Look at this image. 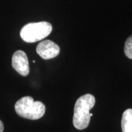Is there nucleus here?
<instances>
[{
	"mask_svg": "<svg viewBox=\"0 0 132 132\" xmlns=\"http://www.w3.org/2000/svg\"><path fill=\"white\" fill-rule=\"evenodd\" d=\"M95 98L91 94L81 95L76 101L73 123L76 128L83 130L88 127L91 118L90 109L93 108Z\"/></svg>",
	"mask_w": 132,
	"mask_h": 132,
	"instance_id": "obj_1",
	"label": "nucleus"
},
{
	"mask_svg": "<svg viewBox=\"0 0 132 132\" xmlns=\"http://www.w3.org/2000/svg\"><path fill=\"white\" fill-rule=\"evenodd\" d=\"M124 53L126 56L132 60V35L127 38L124 46Z\"/></svg>",
	"mask_w": 132,
	"mask_h": 132,
	"instance_id": "obj_7",
	"label": "nucleus"
},
{
	"mask_svg": "<svg viewBox=\"0 0 132 132\" xmlns=\"http://www.w3.org/2000/svg\"><path fill=\"white\" fill-rule=\"evenodd\" d=\"M12 66L20 75L27 76L29 73V60L26 53L21 50L16 51L12 57Z\"/></svg>",
	"mask_w": 132,
	"mask_h": 132,
	"instance_id": "obj_5",
	"label": "nucleus"
},
{
	"mask_svg": "<svg viewBox=\"0 0 132 132\" xmlns=\"http://www.w3.org/2000/svg\"><path fill=\"white\" fill-rule=\"evenodd\" d=\"M60 51L59 46L49 40L40 42L36 48L38 54L43 60H50L56 57L60 54Z\"/></svg>",
	"mask_w": 132,
	"mask_h": 132,
	"instance_id": "obj_4",
	"label": "nucleus"
},
{
	"mask_svg": "<svg viewBox=\"0 0 132 132\" xmlns=\"http://www.w3.org/2000/svg\"><path fill=\"white\" fill-rule=\"evenodd\" d=\"M15 110L20 117L35 120L44 115L46 106L41 101H35L32 97L25 96L15 103Z\"/></svg>",
	"mask_w": 132,
	"mask_h": 132,
	"instance_id": "obj_2",
	"label": "nucleus"
},
{
	"mask_svg": "<svg viewBox=\"0 0 132 132\" xmlns=\"http://www.w3.org/2000/svg\"><path fill=\"white\" fill-rule=\"evenodd\" d=\"M52 25L47 21H40L26 24L20 32L22 40L27 43L40 41L50 35Z\"/></svg>",
	"mask_w": 132,
	"mask_h": 132,
	"instance_id": "obj_3",
	"label": "nucleus"
},
{
	"mask_svg": "<svg viewBox=\"0 0 132 132\" xmlns=\"http://www.w3.org/2000/svg\"><path fill=\"white\" fill-rule=\"evenodd\" d=\"M121 128L123 132H132V109H128L123 112Z\"/></svg>",
	"mask_w": 132,
	"mask_h": 132,
	"instance_id": "obj_6",
	"label": "nucleus"
},
{
	"mask_svg": "<svg viewBox=\"0 0 132 132\" xmlns=\"http://www.w3.org/2000/svg\"><path fill=\"white\" fill-rule=\"evenodd\" d=\"M4 131V125L3 123L0 120V132H3Z\"/></svg>",
	"mask_w": 132,
	"mask_h": 132,
	"instance_id": "obj_8",
	"label": "nucleus"
}]
</instances>
